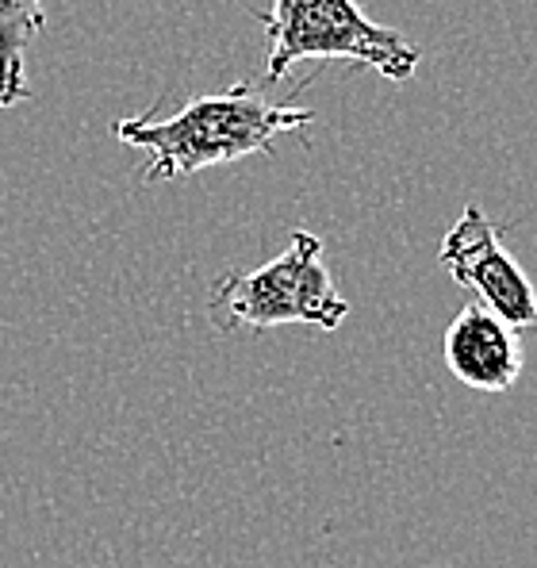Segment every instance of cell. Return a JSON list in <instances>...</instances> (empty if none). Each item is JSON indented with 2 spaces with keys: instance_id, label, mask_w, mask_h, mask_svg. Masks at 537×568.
<instances>
[{
  "instance_id": "1",
  "label": "cell",
  "mask_w": 537,
  "mask_h": 568,
  "mask_svg": "<svg viewBox=\"0 0 537 568\" xmlns=\"http://www.w3.org/2000/svg\"><path fill=\"white\" fill-rule=\"evenodd\" d=\"M307 123H315L312 108L276 104V100H265L254 85H234L226 93L189 100L170 120H154V115L120 120L115 139L146 150L150 165L142 181L162 185V181L192 178V173L239 162L250 154L273 158L276 135H288Z\"/></svg>"
},
{
  "instance_id": "2",
  "label": "cell",
  "mask_w": 537,
  "mask_h": 568,
  "mask_svg": "<svg viewBox=\"0 0 537 568\" xmlns=\"http://www.w3.org/2000/svg\"><path fill=\"white\" fill-rule=\"evenodd\" d=\"M257 23L268 36L265 85L284 81L304 58L357 62L388 81H407L423 62V50L403 31L368 20L357 0H273Z\"/></svg>"
},
{
  "instance_id": "3",
  "label": "cell",
  "mask_w": 537,
  "mask_h": 568,
  "mask_svg": "<svg viewBox=\"0 0 537 568\" xmlns=\"http://www.w3.org/2000/svg\"><path fill=\"white\" fill-rule=\"evenodd\" d=\"M220 331H273L307 323L338 331L349 320V300L334 288L323 262V242L312 231H292L284 254L254 273H223L207 296Z\"/></svg>"
},
{
  "instance_id": "4",
  "label": "cell",
  "mask_w": 537,
  "mask_h": 568,
  "mask_svg": "<svg viewBox=\"0 0 537 568\" xmlns=\"http://www.w3.org/2000/svg\"><path fill=\"white\" fill-rule=\"evenodd\" d=\"M438 262L446 265L453 284L468 288L476 304L499 315L515 331L537 327V292L526 270L507 254L495 223L484 215L480 204H468L460 220L438 246Z\"/></svg>"
},
{
  "instance_id": "5",
  "label": "cell",
  "mask_w": 537,
  "mask_h": 568,
  "mask_svg": "<svg viewBox=\"0 0 537 568\" xmlns=\"http://www.w3.org/2000/svg\"><path fill=\"white\" fill-rule=\"evenodd\" d=\"M442 357L465 388L510 392L523 373V334L480 304H465L453 315Z\"/></svg>"
},
{
  "instance_id": "6",
  "label": "cell",
  "mask_w": 537,
  "mask_h": 568,
  "mask_svg": "<svg viewBox=\"0 0 537 568\" xmlns=\"http://www.w3.org/2000/svg\"><path fill=\"white\" fill-rule=\"evenodd\" d=\"M43 28V0H0V108L28 100V50Z\"/></svg>"
}]
</instances>
